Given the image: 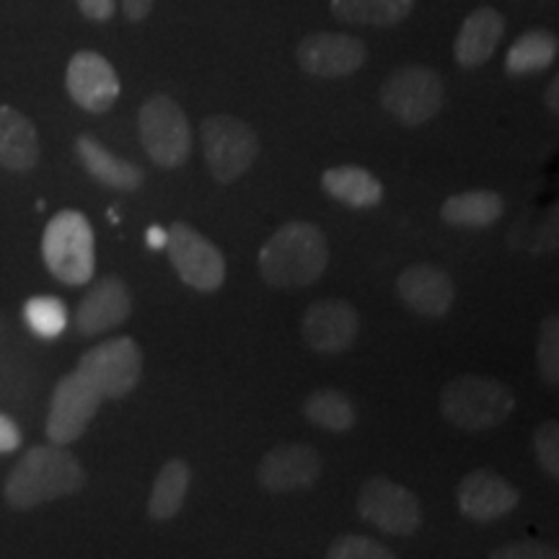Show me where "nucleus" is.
<instances>
[{"instance_id":"1","label":"nucleus","mask_w":559,"mask_h":559,"mask_svg":"<svg viewBox=\"0 0 559 559\" xmlns=\"http://www.w3.org/2000/svg\"><path fill=\"white\" fill-rule=\"evenodd\" d=\"M330 243L319 226L290 221L270 236L260 251V275L272 288H306L326 272Z\"/></svg>"},{"instance_id":"2","label":"nucleus","mask_w":559,"mask_h":559,"mask_svg":"<svg viewBox=\"0 0 559 559\" xmlns=\"http://www.w3.org/2000/svg\"><path fill=\"white\" fill-rule=\"evenodd\" d=\"M83 485L86 472L73 453L58 443L34 445L5 479V500L16 510H32L81 492Z\"/></svg>"},{"instance_id":"3","label":"nucleus","mask_w":559,"mask_h":559,"mask_svg":"<svg viewBox=\"0 0 559 559\" xmlns=\"http://www.w3.org/2000/svg\"><path fill=\"white\" fill-rule=\"evenodd\" d=\"M515 400L506 383L487 376H456L440 391V415L464 432L498 428L513 415Z\"/></svg>"},{"instance_id":"4","label":"nucleus","mask_w":559,"mask_h":559,"mask_svg":"<svg viewBox=\"0 0 559 559\" xmlns=\"http://www.w3.org/2000/svg\"><path fill=\"white\" fill-rule=\"evenodd\" d=\"M47 270L66 285H86L96 270L94 228L79 210H60L41 234Z\"/></svg>"},{"instance_id":"5","label":"nucleus","mask_w":559,"mask_h":559,"mask_svg":"<svg viewBox=\"0 0 559 559\" xmlns=\"http://www.w3.org/2000/svg\"><path fill=\"white\" fill-rule=\"evenodd\" d=\"M200 138L207 171L218 185L239 181L260 156L254 128L236 115H210L200 124Z\"/></svg>"},{"instance_id":"6","label":"nucleus","mask_w":559,"mask_h":559,"mask_svg":"<svg viewBox=\"0 0 559 559\" xmlns=\"http://www.w3.org/2000/svg\"><path fill=\"white\" fill-rule=\"evenodd\" d=\"M445 104V83L436 68L404 66L383 81L381 107L404 128H419L440 115Z\"/></svg>"},{"instance_id":"7","label":"nucleus","mask_w":559,"mask_h":559,"mask_svg":"<svg viewBox=\"0 0 559 559\" xmlns=\"http://www.w3.org/2000/svg\"><path fill=\"white\" fill-rule=\"evenodd\" d=\"M140 143L160 169H179L192 153V128L169 94H153L138 111Z\"/></svg>"},{"instance_id":"8","label":"nucleus","mask_w":559,"mask_h":559,"mask_svg":"<svg viewBox=\"0 0 559 559\" xmlns=\"http://www.w3.org/2000/svg\"><path fill=\"white\" fill-rule=\"evenodd\" d=\"M79 370L102 400H124L143 376V353L132 337H115L83 353Z\"/></svg>"},{"instance_id":"9","label":"nucleus","mask_w":559,"mask_h":559,"mask_svg":"<svg viewBox=\"0 0 559 559\" xmlns=\"http://www.w3.org/2000/svg\"><path fill=\"white\" fill-rule=\"evenodd\" d=\"M166 251L177 275L194 290L215 293L226 280V260L221 249L187 223H171L166 230Z\"/></svg>"},{"instance_id":"10","label":"nucleus","mask_w":559,"mask_h":559,"mask_svg":"<svg viewBox=\"0 0 559 559\" xmlns=\"http://www.w3.org/2000/svg\"><path fill=\"white\" fill-rule=\"evenodd\" d=\"M358 510L362 521L391 536H412L423 526V506L417 495L386 477H373L362 485Z\"/></svg>"},{"instance_id":"11","label":"nucleus","mask_w":559,"mask_h":559,"mask_svg":"<svg viewBox=\"0 0 559 559\" xmlns=\"http://www.w3.org/2000/svg\"><path fill=\"white\" fill-rule=\"evenodd\" d=\"M99 404L102 394L79 368L73 373L62 376L52 391L50 415H47V438L58 445L75 443L86 432L91 419L96 417Z\"/></svg>"},{"instance_id":"12","label":"nucleus","mask_w":559,"mask_h":559,"mask_svg":"<svg viewBox=\"0 0 559 559\" xmlns=\"http://www.w3.org/2000/svg\"><path fill=\"white\" fill-rule=\"evenodd\" d=\"M296 60L313 79H347L366 66L368 47L353 34L313 32L300 39Z\"/></svg>"},{"instance_id":"13","label":"nucleus","mask_w":559,"mask_h":559,"mask_svg":"<svg viewBox=\"0 0 559 559\" xmlns=\"http://www.w3.org/2000/svg\"><path fill=\"white\" fill-rule=\"evenodd\" d=\"M66 88L70 99L91 115H104L120 99V75L111 62L99 52L81 50L68 62Z\"/></svg>"},{"instance_id":"14","label":"nucleus","mask_w":559,"mask_h":559,"mask_svg":"<svg viewBox=\"0 0 559 559\" xmlns=\"http://www.w3.org/2000/svg\"><path fill=\"white\" fill-rule=\"evenodd\" d=\"M321 477V456L311 443H280L264 453L257 481L272 495L309 489Z\"/></svg>"},{"instance_id":"15","label":"nucleus","mask_w":559,"mask_h":559,"mask_svg":"<svg viewBox=\"0 0 559 559\" xmlns=\"http://www.w3.org/2000/svg\"><path fill=\"white\" fill-rule=\"evenodd\" d=\"M306 345L317 353L337 355L353 347L360 332V317L353 304L342 298H324L311 304L300 321Z\"/></svg>"},{"instance_id":"16","label":"nucleus","mask_w":559,"mask_h":559,"mask_svg":"<svg viewBox=\"0 0 559 559\" xmlns=\"http://www.w3.org/2000/svg\"><path fill=\"white\" fill-rule=\"evenodd\" d=\"M456 498L461 515H466L474 523H492L513 513L521 502V492L500 474L477 469L461 479Z\"/></svg>"},{"instance_id":"17","label":"nucleus","mask_w":559,"mask_h":559,"mask_svg":"<svg viewBox=\"0 0 559 559\" xmlns=\"http://www.w3.org/2000/svg\"><path fill=\"white\" fill-rule=\"evenodd\" d=\"M130 313L132 296L124 280L104 277L83 296L79 311H75V332L83 334V337H96V334L124 324Z\"/></svg>"},{"instance_id":"18","label":"nucleus","mask_w":559,"mask_h":559,"mask_svg":"<svg viewBox=\"0 0 559 559\" xmlns=\"http://www.w3.org/2000/svg\"><path fill=\"white\" fill-rule=\"evenodd\" d=\"M396 293L412 311L425 319L449 317L456 288L443 270L432 264H412L396 280Z\"/></svg>"},{"instance_id":"19","label":"nucleus","mask_w":559,"mask_h":559,"mask_svg":"<svg viewBox=\"0 0 559 559\" xmlns=\"http://www.w3.org/2000/svg\"><path fill=\"white\" fill-rule=\"evenodd\" d=\"M506 16L492 5H479L464 19L453 41V58L461 68L474 70L492 60L495 50L506 37Z\"/></svg>"},{"instance_id":"20","label":"nucleus","mask_w":559,"mask_h":559,"mask_svg":"<svg viewBox=\"0 0 559 559\" xmlns=\"http://www.w3.org/2000/svg\"><path fill=\"white\" fill-rule=\"evenodd\" d=\"M39 160V135L19 109L0 104V166L9 171H32Z\"/></svg>"},{"instance_id":"21","label":"nucleus","mask_w":559,"mask_h":559,"mask_svg":"<svg viewBox=\"0 0 559 559\" xmlns=\"http://www.w3.org/2000/svg\"><path fill=\"white\" fill-rule=\"evenodd\" d=\"M75 153H79L83 169L99 181V185L109 187V190L135 192L143 187L145 171L104 148L94 135H81L75 140Z\"/></svg>"},{"instance_id":"22","label":"nucleus","mask_w":559,"mask_h":559,"mask_svg":"<svg viewBox=\"0 0 559 559\" xmlns=\"http://www.w3.org/2000/svg\"><path fill=\"white\" fill-rule=\"evenodd\" d=\"M321 187L324 192L342 205L368 210L381 205L383 185L379 177H373L368 169L360 166H334L321 174Z\"/></svg>"},{"instance_id":"23","label":"nucleus","mask_w":559,"mask_h":559,"mask_svg":"<svg viewBox=\"0 0 559 559\" xmlns=\"http://www.w3.org/2000/svg\"><path fill=\"white\" fill-rule=\"evenodd\" d=\"M506 213V200L492 190L459 192L443 202L440 218L453 228H489Z\"/></svg>"},{"instance_id":"24","label":"nucleus","mask_w":559,"mask_h":559,"mask_svg":"<svg viewBox=\"0 0 559 559\" xmlns=\"http://www.w3.org/2000/svg\"><path fill=\"white\" fill-rule=\"evenodd\" d=\"M192 485V469L187 461L171 459L160 466L156 474V481H153L151 498H148V515L153 521L166 523L177 519L181 506H185L187 492H190Z\"/></svg>"},{"instance_id":"25","label":"nucleus","mask_w":559,"mask_h":559,"mask_svg":"<svg viewBox=\"0 0 559 559\" xmlns=\"http://www.w3.org/2000/svg\"><path fill=\"white\" fill-rule=\"evenodd\" d=\"M415 9V0H330L332 16L342 24L386 26L402 24Z\"/></svg>"},{"instance_id":"26","label":"nucleus","mask_w":559,"mask_h":559,"mask_svg":"<svg viewBox=\"0 0 559 559\" xmlns=\"http://www.w3.org/2000/svg\"><path fill=\"white\" fill-rule=\"evenodd\" d=\"M559 52V41L555 34L544 29H531L521 34L519 39L510 45L506 70L510 75H528V73H542L555 66Z\"/></svg>"},{"instance_id":"27","label":"nucleus","mask_w":559,"mask_h":559,"mask_svg":"<svg viewBox=\"0 0 559 559\" xmlns=\"http://www.w3.org/2000/svg\"><path fill=\"white\" fill-rule=\"evenodd\" d=\"M304 415L311 425L330 432H349L358 423V412L342 391L319 389L306 400Z\"/></svg>"},{"instance_id":"28","label":"nucleus","mask_w":559,"mask_h":559,"mask_svg":"<svg viewBox=\"0 0 559 559\" xmlns=\"http://www.w3.org/2000/svg\"><path fill=\"white\" fill-rule=\"evenodd\" d=\"M26 326L41 340H55L66 332L68 309L60 298L55 296H34L24 304Z\"/></svg>"},{"instance_id":"29","label":"nucleus","mask_w":559,"mask_h":559,"mask_svg":"<svg viewBox=\"0 0 559 559\" xmlns=\"http://www.w3.org/2000/svg\"><path fill=\"white\" fill-rule=\"evenodd\" d=\"M330 559H394L396 551H391L386 544L370 539V536L360 534H345L337 536L326 549Z\"/></svg>"},{"instance_id":"30","label":"nucleus","mask_w":559,"mask_h":559,"mask_svg":"<svg viewBox=\"0 0 559 559\" xmlns=\"http://www.w3.org/2000/svg\"><path fill=\"white\" fill-rule=\"evenodd\" d=\"M536 360H539L542 381L547 386H557L559 381V321L547 317L542 321L539 345H536Z\"/></svg>"},{"instance_id":"31","label":"nucleus","mask_w":559,"mask_h":559,"mask_svg":"<svg viewBox=\"0 0 559 559\" xmlns=\"http://www.w3.org/2000/svg\"><path fill=\"white\" fill-rule=\"evenodd\" d=\"M534 453L539 459L542 469L549 474V477H559V425L555 419L549 423H542L534 432Z\"/></svg>"},{"instance_id":"32","label":"nucleus","mask_w":559,"mask_h":559,"mask_svg":"<svg viewBox=\"0 0 559 559\" xmlns=\"http://www.w3.org/2000/svg\"><path fill=\"white\" fill-rule=\"evenodd\" d=\"M489 557L492 559H549V557H557V551L555 547H549V544L528 539V542L506 544V547L495 549Z\"/></svg>"},{"instance_id":"33","label":"nucleus","mask_w":559,"mask_h":559,"mask_svg":"<svg viewBox=\"0 0 559 559\" xmlns=\"http://www.w3.org/2000/svg\"><path fill=\"white\" fill-rule=\"evenodd\" d=\"M557 210L551 207V218L544 221V226L539 228V234H536L534 243H531V254L534 257H547V254H555L557 251V218H555Z\"/></svg>"},{"instance_id":"34","label":"nucleus","mask_w":559,"mask_h":559,"mask_svg":"<svg viewBox=\"0 0 559 559\" xmlns=\"http://www.w3.org/2000/svg\"><path fill=\"white\" fill-rule=\"evenodd\" d=\"M79 3V9L83 16H86L88 21H109L111 16H115V0H75Z\"/></svg>"},{"instance_id":"35","label":"nucleus","mask_w":559,"mask_h":559,"mask_svg":"<svg viewBox=\"0 0 559 559\" xmlns=\"http://www.w3.org/2000/svg\"><path fill=\"white\" fill-rule=\"evenodd\" d=\"M21 445V430L11 417L0 415V453H11Z\"/></svg>"},{"instance_id":"36","label":"nucleus","mask_w":559,"mask_h":559,"mask_svg":"<svg viewBox=\"0 0 559 559\" xmlns=\"http://www.w3.org/2000/svg\"><path fill=\"white\" fill-rule=\"evenodd\" d=\"M153 3H156V0H122L124 19L132 21V24H138V21H145L151 16Z\"/></svg>"},{"instance_id":"37","label":"nucleus","mask_w":559,"mask_h":559,"mask_svg":"<svg viewBox=\"0 0 559 559\" xmlns=\"http://www.w3.org/2000/svg\"><path fill=\"white\" fill-rule=\"evenodd\" d=\"M148 247L151 249H166V230L158 226L148 228Z\"/></svg>"},{"instance_id":"38","label":"nucleus","mask_w":559,"mask_h":559,"mask_svg":"<svg viewBox=\"0 0 559 559\" xmlns=\"http://www.w3.org/2000/svg\"><path fill=\"white\" fill-rule=\"evenodd\" d=\"M547 107H549L551 111L559 109V81H557V79L551 81V86L547 88Z\"/></svg>"}]
</instances>
